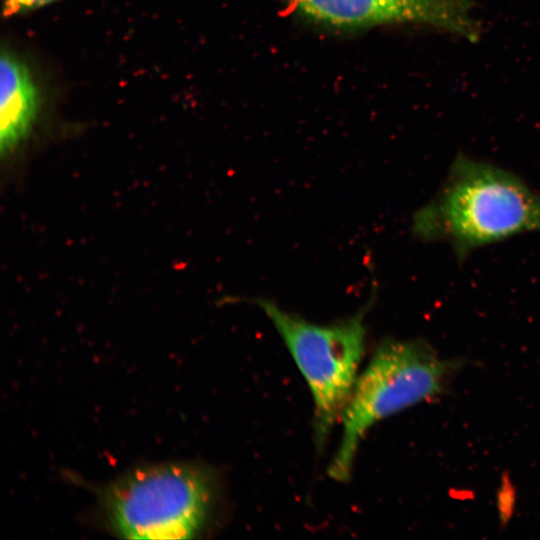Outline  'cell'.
<instances>
[{"label": "cell", "mask_w": 540, "mask_h": 540, "mask_svg": "<svg viewBox=\"0 0 540 540\" xmlns=\"http://www.w3.org/2000/svg\"><path fill=\"white\" fill-rule=\"evenodd\" d=\"M55 0H6V5L10 10H27L40 7Z\"/></svg>", "instance_id": "cell-7"}, {"label": "cell", "mask_w": 540, "mask_h": 540, "mask_svg": "<svg viewBox=\"0 0 540 540\" xmlns=\"http://www.w3.org/2000/svg\"><path fill=\"white\" fill-rule=\"evenodd\" d=\"M411 232L445 243L458 261L484 246L540 232V194L511 171L458 154L435 195L412 217Z\"/></svg>", "instance_id": "cell-1"}, {"label": "cell", "mask_w": 540, "mask_h": 540, "mask_svg": "<svg viewBox=\"0 0 540 540\" xmlns=\"http://www.w3.org/2000/svg\"><path fill=\"white\" fill-rule=\"evenodd\" d=\"M304 15L334 26L422 22L474 40L469 0H290Z\"/></svg>", "instance_id": "cell-5"}, {"label": "cell", "mask_w": 540, "mask_h": 540, "mask_svg": "<svg viewBox=\"0 0 540 540\" xmlns=\"http://www.w3.org/2000/svg\"><path fill=\"white\" fill-rule=\"evenodd\" d=\"M39 93L30 70L9 51L0 61V148L11 155L27 138L37 117Z\"/></svg>", "instance_id": "cell-6"}, {"label": "cell", "mask_w": 540, "mask_h": 540, "mask_svg": "<svg viewBox=\"0 0 540 540\" xmlns=\"http://www.w3.org/2000/svg\"><path fill=\"white\" fill-rule=\"evenodd\" d=\"M372 295L353 315L330 324L310 322L264 297L248 298L271 321L306 380L314 402V438L321 448L352 394L365 352V316Z\"/></svg>", "instance_id": "cell-3"}, {"label": "cell", "mask_w": 540, "mask_h": 540, "mask_svg": "<svg viewBox=\"0 0 540 540\" xmlns=\"http://www.w3.org/2000/svg\"><path fill=\"white\" fill-rule=\"evenodd\" d=\"M104 500L113 528L124 538H190L206 519L211 482L191 464L144 467L110 485Z\"/></svg>", "instance_id": "cell-4"}, {"label": "cell", "mask_w": 540, "mask_h": 540, "mask_svg": "<svg viewBox=\"0 0 540 540\" xmlns=\"http://www.w3.org/2000/svg\"><path fill=\"white\" fill-rule=\"evenodd\" d=\"M455 367L424 340L381 341L359 374L343 412L342 437L329 476L347 481L366 432L380 420L440 395Z\"/></svg>", "instance_id": "cell-2"}]
</instances>
